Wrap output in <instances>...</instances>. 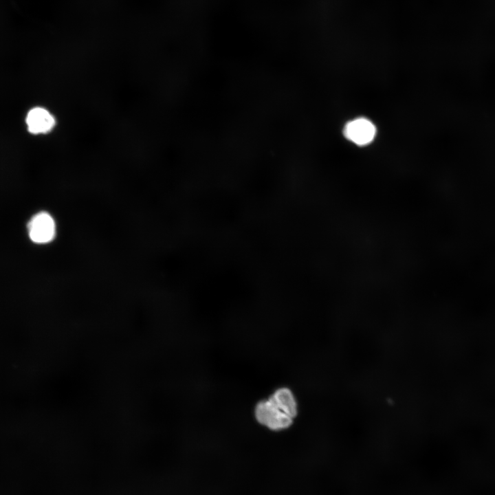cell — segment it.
<instances>
[{
	"label": "cell",
	"instance_id": "1",
	"mask_svg": "<svg viewBox=\"0 0 495 495\" xmlns=\"http://www.w3.org/2000/svg\"><path fill=\"white\" fill-rule=\"evenodd\" d=\"M254 415L259 424L272 430H281L289 428L293 419L279 409L270 399L257 404Z\"/></svg>",
	"mask_w": 495,
	"mask_h": 495
},
{
	"label": "cell",
	"instance_id": "2",
	"mask_svg": "<svg viewBox=\"0 0 495 495\" xmlns=\"http://www.w3.org/2000/svg\"><path fill=\"white\" fill-rule=\"evenodd\" d=\"M28 234L32 242L45 244L52 241L56 234V224L47 212L34 215L28 223Z\"/></svg>",
	"mask_w": 495,
	"mask_h": 495
},
{
	"label": "cell",
	"instance_id": "3",
	"mask_svg": "<svg viewBox=\"0 0 495 495\" xmlns=\"http://www.w3.org/2000/svg\"><path fill=\"white\" fill-rule=\"evenodd\" d=\"M376 134L374 124L365 118H358L346 123L344 135L346 139L358 146L371 143Z\"/></svg>",
	"mask_w": 495,
	"mask_h": 495
},
{
	"label": "cell",
	"instance_id": "4",
	"mask_svg": "<svg viewBox=\"0 0 495 495\" xmlns=\"http://www.w3.org/2000/svg\"><path fill=\"white\" fill-rule=\"evenodd\" d=\"M25 123L30 133L44 135L53 130L56 125V119L45 108L35 107L28 111Z\"/></svg>",
	"mask_w": 495,
	"mask_h": 495
},
{
	"label": "cell",
	"instance_id": "5",
	"mask_svg": "<svg viewBox=\"0 0 495 495\" xmlns=\"http://www.w3.org/2000/svg\"><path fill=\"white\" fill-rule=\"evenodd\" d=\"M269 399L283 412L292 417L297 414V404L294 395L289 388L283 387L274 391Z\"/></svg>",
	"mask_w": 495,
	"mask_h": 495
}]
</instances>
